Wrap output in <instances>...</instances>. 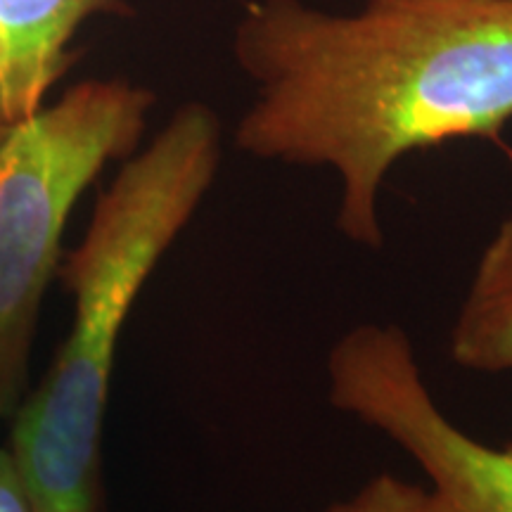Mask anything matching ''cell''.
Wrapping results in <instances>:
<instances>
[{"label":"cell","mask_w":512,"mask_h":512,"mask_svg":"<svg viewBox=\"0 0 512 512\" xmlns=\"http://www.w3.org/2000/svg\"><path fill=\"white\" fill-rule=\"evenodd\" d=\"M157 95L128 79L74 83L0 124V422L27 396L43 297L72 209L110 162L138 150Z\"/></svg>","instance_id":"cell-3"},{"label":"cell","mask_w":512,"mask_h":512,"mask_svg":"<svg viewBox=\"0 0 512 512\" xmlns=\"http://www.w3.org/2000/svg\"><path fill=\"white\" fill-rule=\"evenodd\" d=\"M124 0H0V124L46 105L79 60L74 38L98 15H128Z\"/></svg>","instance_id":"cell-5"},{"label":"cell","mask_w":512,"mask_h":512,"mask_svg":"<svg viewBox=\"0 0 512 512\" xmlns=\"http://www.w3.org/2000/svg\"><path fill=\"white\" fill-rule=\"evenodd\" d=\"M328 396L394 441L451 512H512V444L491 446L446 418L399 325L363 323L328 354Z\"/></svg>","instance_id":"cell-4"},{"label":"cell","mask_w":512,"mask_h":512,"mask_svg":"<svg viewBox=\"0 0 512 512\" xmlns=\"http://www.w3.org/2000/svg\"><path fill=\"white\" fill-rule=\"evenodd\" d=\"M221 119L185 102L95 200L79 247L55 278L74 299L48 373L12 415L10 456L34 512H105L102 430L117 344L159 261L209 195L221 166Z\"/></svg>","instance_id":"cell-2"},{"label":"cell","mask_w":512,"mask_h":512,"mask_svg":"<svg viewBox=\"0 0 512 512\" xmlns=\"http://www.w3.org/2000/svg\"><path fill=\"white\" fill-rule=\"evenodd\" d=\"M451 358L475 373H512V207L479 256L451 330Z\"/></svg>","instance_id":"cell-6"},{"label":"cell","mask_w":512,"mask_h":512,"mask_svg":"<svg viewBox=\"0 0 512 512\" xmlns=\"http://www.w3.org/2000/svg\"><path fill=\"white\" fill-rule=\"evenodd\" d=\"M325 512H451V508L432 486L422 489L392 472H382Z\"/></svg>","instance_id":"cell-7"},{"label":"cell","mask_w":512,"mask_h":512,"mask_svg":"<svg viewBox=\"0 0 512 512\" xmlns=\"http://www.w3.org/2000/svg\"><path fill=\"white\" fill-rule=\"evenodd\" d=\"M0 512H34L8 446H0Z\"/></svg>","instance_id":"cell-8"},{"label":"cell","mask_w":512,"mask_h":512,"mask_svg":"<svg viewBox=\"0 0 512 512\" xmlns=\"http://www.w3.org/2000/svg\"><path fill=\"white\" fill-rule=\"evenodd\" d=\"M233 53L256 86L238 150L335 171L339 233L375 252L401 157L512 119V0H366L344 15L254 0Z\"/></svg>","instance_id":"cell-1"}]
</instances>
